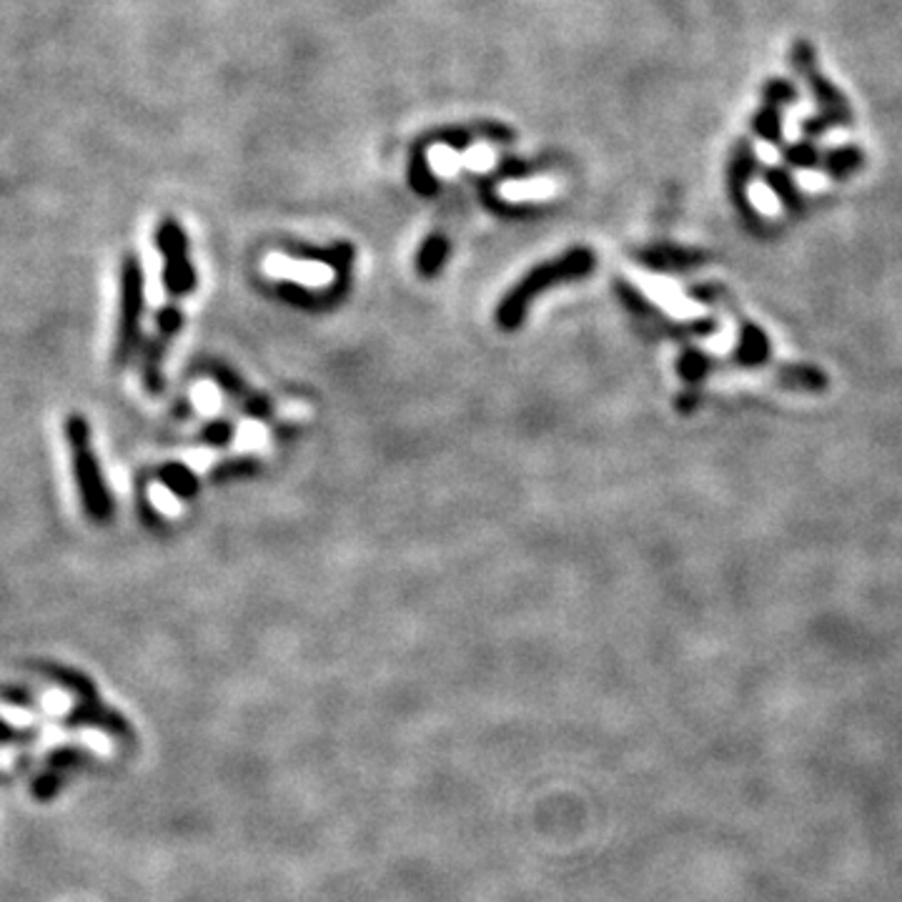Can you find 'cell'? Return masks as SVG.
Instances as JSON below:
<instances>
[{
	"label": "cell",
	"instance_id": "cell-8",
	"mask_svg": "<svg viewBox=\"0 0 902 902\" xmlns=\"http://www.w3.org/2000/svg\"><path fill=\"white\" fill-rule=\"evenodd\" d=\"M559 193V183L555 179H527V181H506L500 186V196L509 204H529V201H549Z\"/></svg>",
	"mask_w": 902,
	"mask_h": 902
},
{
	"label": "cell",
	"instance_id": "cell-4",
	"mask_svg": "<svg viewBox=\"0 0 902 902\" xmlns=\"http://www.w3.org/2000/svg\"><path fill=\"white\" fill-rule=\"evenodd\" d=\"M159 248L165 254V271L163 283L171 297H186L189 291L196 287V276H193L191 264L186 259V244H183V234L176 226L165 224L159 234Z\"/></svg>",
	"mask_w": 902,
	"mask_h": 902
},
{
	"label": "cell",
	"instance_id": "cell-17",
	"mask_svg": "<svg viewBox=\"0 0 902 902\" xmlns=\"http://www.w3.org/2000/svg\"><path fill=\"white\" fill-rule=\"evenodd\" d=\"M241 439H244V447H261L264 431L259 425H246L241 429Z\"/></svg>",
	"mask_w": 902,
	"mask_h": 902
},
{
	"label": "cell",
	"instance_id": "cell-6",
	"mask_svg": "<svg viewBox=\"0 0 902 902\" xmlns=\"http://www.w3.org/2000/svg\"><path fill=\"white\" fill-rule=\"evenodd\" d=\"M634 283H637V287L647 293V297L655 301L659 309H665L672 319L685 321V319H697V316L707 314L702 303L687 299L683 289H679L675 281L662 279V276L634 273Z\"/></svg>",
	"mask_w": 902,
	"mask_h": 902
},
{
	"label": "cell",
	"instance_id": "cell-16",
	"mask_svg": "<svg viewBox=\"0 0 902 902\" xmlns=\"http://www.w3.org/2000/svg\"><path fill=\"white\" fill-rule=\"evenodd\" d=\"M151 500L155 502V506H159V509L169 512V514H173V512L179 509V504H173L171 494H169V492H163V490H159V486H153V490H151Z\"/></svg>",
	"mask_w": 902,
	"mask_h": 902
},
{
	"label": "cell",
	"instance_id": "cell-12",
	"mask_svg": "<svg viewBox=\"0 0 902 902\" xmlns=\"http://www.w3.org/2000/svg\"><path fill=\"white\" fill-rule=\"evenodd\" d=\"M748 196H750V201H752V206L758 208V211H762V214H765V216H775V214H777L780 204H777L775 193H772V191L765 186V183H752V186L748 189Z\"/></svg>",
	"mask_w": 902,
	"mask_h": 902
},
{
	"label": "cell",
	"instance_id": "cell-10",
	"mask_svg": "<svg viewBox=\"0 0 902 902\" xmlns=\"http://www.w3.org/2000/svg\"><path fill=\"white\" fill-rule=\"evenodd\" d=\"M161 479L169 490L176 492L181 500H193L198 494V482L183 464H169L161 469Z\"/></svg>",
	"mask_w": 902,
	"mask_h": 902
},
{
	"label": "cell",
	"instance_id": "cell-1",
	"mask_svg": "<svg viewBox=\"0 0 902 902\" xmlns=\"http://www.w3.org/2000/svg\"><path fill=\"white\" fill-rule=\"evenodd\" d=\"M66 437L83 509H86L88 517L96 524H108L110 517H114V500H110L104 472H100L94 447H90L88 421L78 417V414H73L66 421Z\"/></svg>",
	"mask_w": 902,
	"mask_h": 902
},
{
	"label": "cell",
	"instance_id": "cell-9",
	"mask_svg": "<svg viewBox=\"0 0 902 902\" xmlns=\"http://www.w3.org/2000/svg\"><path fill=\"white\" fill-rule=\"evenodd\" d=\"M427 163L434 176L439 179H454L462 171V153L451 149L447 143H434L427 151Z\"/></svg>",
	"mask_w": 902,
	"mask_h": 902
},
{
	"label": "cell",
	"instance_id": "cell-13",
	"mask_svg": "<svg viewBox=\"0 0 902 902\" xmlns=\"http://www.w3.org/2000/svg\"><path fill=\"white\" fill-rule=\"evenodd\" d=\"M232 434H234V429H232V425H228V421H214V425H208L206 429H204V444H208V447H226L228 441H232Z\"/></svg>",
	"mask_w": 902,
	"mask_h": 902
},
{
	"label": "cell",
	"instance_id": "cell-5",
	"mask_svg": "<svg viewBox=\"0 0 902 902\" xmlns=\"http://www.w3.org/2000/svg\"><path fill=\"white\" fill-rule=\"evenodd\" d=\"M53 675L68 679V687H73L80 695L76 712L71 715V722H68L71 727L73 724H96V727H104V730L114 732V734H128V724L124 720H118L114 712H108L106 707L98 702L94 687H90L86 679L76 677V675H68L66 669H53Z\"/></svg>",
	"mask_w": 902,
	"mask_h": 902
},
{
	"label": "cell",
	"instance_id": "cell-11",
	"mask_svg": "<svg viewBox=\"0 0 902 902\" xmlns=\"http://www.w3.org/2000/svg\"><path fill=\"white\" fill-rule=\"evenodd\" d=\"M496 165V151L490 143H474L462 153V169L474 173H486Z\"/></svg>",
	"mask_w": 902,
	"mask_h": 902
},
{
	"label": "cell",
	"instance_id": "cell-15",
	"mask_svg": "<svg viewBox=\"0 0 902 902\" xmlns=\"http://www.w3.org/2000/svg\"><path fill=\"white\" fill-rule=\"evenodd\" d=\"M193 397H196L198 401V407L204 409V411H211V409H216V401H218V394H216V389L211 384H201L196 391H193Z\"/></svg>",
	"mask_w": 902,
	"mask_h": 902
},
{
	"label": "cell",
	"instance_id": "cell-14",
	"mask_svg": "<svg viewBox=\"0 0 902 902\" xmlns=\"http://www.w3.org/2000/svg\"><path fill=\"white\" fill-rule=\"evenodd\" d=\"M732 326H727V331L724 334H720V336H712V339H707L705 342V348L707 352H712V354H727L732 348Z\"/></svg>",
	"mask_w": 902,
	"mask_h": 902
},
{
	"label": "cell",
	"instance_id": "cell-3",
	"mask_svg": "<svg viewBox=\"0 0 902 902\" xmlns=\"http://www.w3.org/2000/svg\"><path fill=\"white\" fill-rule=\"evenodd\" d=\"M181 324H183V314L176 303H169V307H165L159 314V321H155V334L149 342V348H146L143 364H141V382L149 394L163 391V358H165V352H169L171 342L181 331Z\"/></svg>",
	"mask_w": 902,
	"mask_h": 902
},
{
	"label": "cell",
	"instance_id": "cell-2",
	"mask_svg": "<svg viewBox=\"0 0 902 902\" xmlns=\"http://www.w3.org/2000/svg\"><path fill=\"white\" fill-rule=\"evenodd\" d=\"M143 316V271L136 261L126 264L124 271V297H121V321H118L116 342V366H126L136 354L138 336H141Z\"/></svg>",
	"mask_w": 902,
	"mask_h": 902
},
{
	"label": "cell",
	"instance_id": "cell-7",
	"mask_svg": "<svg viewBox=\"0 0 902 902\" xmlns=\"http://www.w3.org/2000/svg\"><path fill=\"white\" fill-rule=\"evenodd\" d=\"M264 269H266V273L273 276V279H289L293 283H303V287H309V289L331 287V283H334V276H336L329 264L297 261V259H289V256H281V254L266 256Z\"/></svg>",
	"mask_w": 902,
	"mask_h": 902
}]
</instances>
